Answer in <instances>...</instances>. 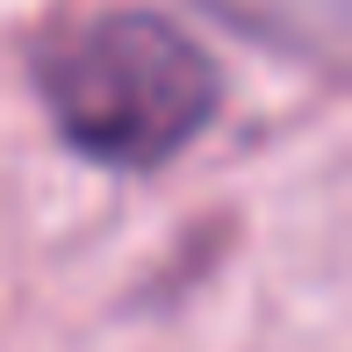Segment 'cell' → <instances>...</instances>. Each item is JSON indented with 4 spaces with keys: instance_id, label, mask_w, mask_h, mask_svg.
<instances>
[{
    "instance_id": "cell-1",
    "label": "cell",
    "mask_w": 352,
    "mask_h": 352,
    "mask_svg": "<svg viewBox=\"0 0 352 352\" xmlns=\"http://www.w3.org/2000/svg\"><path fill=\"white\" fill-rule=\"evenodd\" d=\"M36 87L51 101L58 137L94 166L151 173L201 137L223 101V72L166 14H101L43 51Z\"/></svg>"
}]
</instances>
